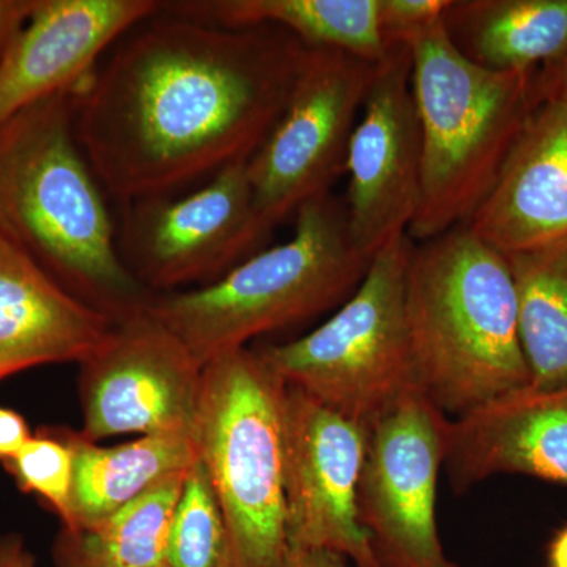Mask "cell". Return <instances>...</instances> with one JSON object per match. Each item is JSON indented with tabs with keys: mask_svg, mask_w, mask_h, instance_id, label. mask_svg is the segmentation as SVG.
I'll list each match as a JSON object with an SVG mask.
<instances>
[{
	"mask_svg": "<svg viewBox=\"0 0 567 567\" xmlns=\"http://www.w3.org/2000/svg\"><path fill=\"white\" fill-rule=\"evenodd\" d=\"M163 13L126 33L74 102L82 152L123 205L174 196L248 162L281 117L308 51L276 25L230 29Z\"/></svg>",
	"mask_w": 567,
	"mask_h": 567,
	"instance_id": "cell-1",
	"label": "cell"
},
{
	"mask_svg": "<svg viewBox=\"0 0 567 567\" xmlns=\"http://www.w3.org/2000/svg\"><path fill=\"white\" fill-rule=\"evenodd\" d=\"M76 93L0 125V227L74 297L114 322L147 308L102 183L74 132Z\"/></svg>",
	"mask_w": 567,
	"mask_h": 567,
	"instance_id": "cell-2",
	"label": "cell"
},
{
	"mask_svg": "<svg viewBox=\"0 0 567 567\" xmlns=\"http://www.w3.org/2000/svg\"><path fill=\"white\" fill-rule=\"evenodd\" d=\"M405 308L421 386L445 415L532 385L509 264L466 224L412 244Z\"/></svg>",
	"mask_w": 567,
	"mask_h": 567,
	"instance_id": "cell-3",
	"label": "cell"
},
{
	"mask_svg": "<svg viewBox=\"0 0 567 567\" xmlns=\"http://www.w3.org/2000/svg\"><path fill=\"white\" fill-rule=\"evenodd\" d=\"M410 48L423 156L420 200L406 235L420 244L470 221L547 93L543 66L476 65L454 47L443 20Z\"/></svg>",
	"mask_w": 567,
	"mask_h": 567,
	"instance_id": "cell-4",
	"label": "cell"
},
{
	"mask_svg": "<svg viewBox=\"0 0 567 567\" xmlns=\"http://www.w3.org/2000/svg\"><path fill=\"white\" fill-rule=\"evenodd\" d=\"M371 260L353 246L344 200L328 193L298 208L286 244L267 246L208 286L153 297L147 309L205 365L346 303Z\"/></svg>",
	"mask_w": 567,
	"mask_h": 567,
	"instance_id": "cell-5",
	"label": "cell"
},
{
	"mask_svg": "<svg viewBox=\"0 0 567 567\" xmlns=\"http://www.w3.org/2000/svg\"><path fill=\"white\" fill-rule=\"evenodd\" d=\"M287 383L259 350L204 365L197 454L233 543L235 567H282L289 557L284 505Z\"/></svg>",
	"mask_w": 567,
	"mask_h": 567,
	"instance_id": "cell-6",
	"label": "cell"
},
{
	"mask_svg": "<svg viewBox=\"0 0 567 567\" xmlns=\"http://www.w3.org/2000/svg\"><path fill=\"white\" fill-rule=\"evenodd\" d=\"M412 244L406 234L388 241L352 297L312 333L259 350L287 386L365 431L423 391L405 308Z\"/></svg>",
	"mask_w": 567,
	"mask_h": 567,
	"instance_id": "cell-7",
	"label": "cell"
},
{
	"mask_svg": "<svg viewBox=\"0 0 567 567\" xmlns=\"http://www.w3.org/2000/svg\"><path fill=\"white\" fill-rule=\"evenodd\" d=\"M379 63L308 48L274 130L246 164L257 210L279 226L309 200L331 193Z\"/></svg>",
	"mask_w": 567,
	"mask_h": 567,
	"instance_id": "cell-8",
	"label": "cell"
},
{
	"mask_svg": "<svg viewBox=\"0 0 567 567\" xmlns=\"http://www.w3.org/2000/svg\"><path fill=\"white\" fill-rule=\"evenodd\" d=\"M246 164L224 167L185 196L125 205L118 249L148 292L208 286L267 248L275 229L257 210Z\"/></svg>",
	"mask_w": 567,
	"mask_h": 567,
	"instance_id": "cell-9",
	"label": "cell"
},
{
	"mask_svg": "<svg viewBox=\"0 0 567 567\" xmlns=\"http://www.w3.org/2000/svg\"><path fill=\"white\" fill-rule=\"evenodd\" d=\"M450 423L415 391L368 429L358 518L382 567H458L446 557L435 517Z\"/></svg>",
	"mask_w": 567,
	"mask_h": 567,
	"instance_id": "cell-10",
	"label": "cell"
},
{
	"mask_svg": "<svg viewBox=\"0 0 567 567\" xmlns=\"http://www.w3.org/2000/svg\"><path fill=\"white\" fill-rule=\"evenodd\" d=\"M80 364L89 442L196 432L204 365L147 308L114 322Z\"/></svg>",
	"mask_w": 567,
	"mask_h": 567,
	"instance_id": "cell-11",
	"label": "cell"
},
{
	"mask_svg": "<svg viewBox=\"0 0 567 567\" xmlns=\"http://www.w3.org/2000/svg\"><path fill=\"white\" fill-rule=\"evenodd\" d=\"M368 431L287 386L284 505L290 550H330L353 567H382L358 518Z\"/></svg>",
	"mask_w": 567,
	"mask_h": 567,
	"instance_id": "cell-12",
	"label": "cell"
},
{
	"mask_svg": "<svg viewBox=\"0 0 567 567\" xmlns=\"http://www.w3.org/2000/svg\"><path fill=\"white\" fill-rule=\"evenodd\" d=\"M412 66L410 44L388 47L347 153V224L354 248L369 260L406 234L420 200L423 145Z\"/></svg>",
	"mask_w": 567,
	"mask_h": 567,
	"instance_id": "cell-13",
	"label": "cell"
},
{
	"mask_svg": "<svg viewBox=\"0 0 567 567\" xmlns=\"http://www.w3.org/2000/svg\"><path fill=\"white\" fill-rule=\"evenodd\" d=\"M158 0H39L0 52V125L37 104L81 92L100 58L142 22Z\"/></svg>",
	"mask_w": 567,
	"mask_h": 567,
	"instance_id": "cell-14",
	"label": "cell"
},
{
	"mask_svg": "<svg viewBox=\"0 0 567 567\" xmlns=\"http://www.w3.org/2000/svg\"><path fill=\"white\" fill-rule=\"evenodd\" d=\"M466 226L505 256L567 237L565 104L546 99L529 115Z\"/></svg>",
	"mask_w": 567,
	"mask_h": 567,
	"instance_id": "cell-15",
	"label": "cell"
},
{
	"mask_svg": "<svg viewBox=\"0 0 567 567\" xmlns=\"http://www.w3.org/2000/svg\"><path fill=\"white\" fill-rule=\"evenodd\" d=\"M445 468L465 494L496 475L567 484V386H528L451 420Z\"/></svg>",
	"mask_w": 567,
	"mask_h": 567,
	"instance_id": "cell-16",
	"label": "cell"
},
{
	"mask_svg": "<svg viewBox=\"0 0 567 567\" xmlns=\"http://www.w3.org/2000/svg\"><path fill=\"white\" fill-rule=\"evenodd\" d=\"M112 324L0 227V382L37 365L81 363Z\"/></svg>",
	"mask_w": 567,
	"mask_h": 567,
	"instance_id": "cell-17",
	"label": "cell"
},
{
	"mask_svg": "<svg viewBox=\"0 0 567 567\" xmlns=\"http://www.w3.org/2000/svg\"><path fill=\"white\" fill-rule=\"evenodd\" d=\"M69 432L74 450V480L69 520L63 529L91 528L166 477L188 472L197 461L189 434L144 435L103 447L81 432Z\"/></svg>",
	"mask_w": 567,
	"mask_h": 567,
	"instance_id": "cell-18",
	"label": "cell"
},
{
	"mask_svg": "<svg viewBox=\"0 0 567 567\" xmlns=\"http://www.w3.org/2000/svg\"><path fill=\"white\" fill-rule=\"evenodd\" d=\"M447 37L464 58L495 71H528L567 50V0H451Z\"/></svg>",
	"mask_w": 567,
	"mask_h": 567,
	"instance_id": "cell-19",
	"label": "cell"
},
{
	"mask_svg": "<svg viewBox=\"0 0 567 567\" xmlns=\"http://www.w3.org/2000/svg\"><path fill=\"white\" fill-rule=\"evenodd\" d=\"M163 11L221 28L276 25L305 47L344 51L375 63L388 51L379 0H189L164 2Z\"/></svg>",
	"mask_w": 567,
	"mask_h": 567,
	"instance_id": "cell-20",
	"label": "cell"
},
{
	"mask_svg": "<svg viewBox=\"0 0 567 567\" xmlns=\"http://www.w3.org/2000/svg\"><path fill=\"white\" fill-rule=\"evenodd\" d=\"M188 472L159 481L91 528H62L52 550L55 567H162Z\"/></svg>",
	"mask_w": 567,
	"mask_h": 567,
	"instance_id": "cell-21",
	"label": "cell"
},
{
	"mask_svg": "<svg viewBox=\"0 0 567 567\" xmlns=\"http://www.w3.org/2000/svg\"><path fill=\"white\" fill-rule=\"evenodd\" d=\"M516 284L518 331L535 390L567 386V237L506 256Z\"/></svg>",
	"mask_w": 567,
	"mask_h": 567,
	"instance_id": "cell-22",
	"label": "cell"
},
{
	"mask_svg": "<svg viewBox=\"0 0 567 567\" xmlns=\"http://www.w3.org/2000/svg\"><path fill=\"white\" fill-rule=\"evenodd\" d=\"M162 567H235L226 518L200 461L185 477Z\"/></svg>",
	"mask_w": 567,
	"mask_h": 567,
	"instance_id": "cell-23",
	"label": "cell"
},
{
	"mask_svg": "<svg viewBox=\"0 0 567 567\" xmlns=\"http://www.w3.org/2000/svg\"><path fill=\"white\" fill-rule=\"evenodd\" d=\"M3 466L24 494L39 496L62 525L69 520L74 450L65 429H40Z\"/></svg>",
	"mask_w": 567,
	"mask_h": 567,
	"instance_id": "cell-24",
	"label": "cell"
},
{
	"mask_svg": "<svg viewBox=\"0 0 567 567\" xmlns=\"http://www.w3.org/2000/svg\"><path fill=\"white\" fill-rule=\"evenodd\" d=\"M451 0H379V25L386 50L410 44L425 29L443 20Z\"/></svg>",
	"mask_w": 567,
	"mask_h": 567,
	"instance_id": "cell-25",
	"label": "cell"
},
{
	"mask_svg": "<svg viewBox=\"0 0 567 567\" xmlns=\"http://www.w3.org/2000/svg\"><path fill=\"white\" fill-rule=\"evenodd\" d=\"M32 435L24 416L0 406V464L6 465L17 456Z\"/></svg>",
	"mask_w": 567,
	"mask_h": 567,
	"instance_id": "cell-26",
	"label": "cell"
},
{
	"mask_svg": "<svg viewBox=\"0 0 567 567\" xmlns=\"http://www.w3.org/2000/svg\"><path fill=\"white\" fill-rule=\"evenodd\" d=\"M33 2H13V0H0V52L9 43L14 32L24 24L29 17Z\"/></svg>",
	"mask_w": 567,
	"mask_h": 567,
	"instance_id": "cell-27",
	"label": "cell"
},
{
	"mask_svg": "<svg viewBox=\"0 0 567 567\" xmlns=\"http://www.w3.org/2000/svg\"><path fill=\"white\" fill-rule=\"evenodd\" d=\"M282 567H353L342 555L330 550H319V548H309V550H290L289 557Z\"/></svg>",
	"mask_w": 567,
	"mask_h": 567,
	"instance_id": "cell-28",
	"label": "cell"
},
{
	"mask_svg": "<svg viewBox=\"0 0 567 567\" xmlns=\"http://www.w3.org/2000/svg\"><path fill=\"white\" fill-rule=\"evenodd\" d=\"M0 567H37L35 557L20 535L0 537Z\"/></svg>",
	"mask_w": 567,
	"mask_h": 567,
	"instance_id": "cell-29",
	"label": "cell"
},
{
	"mask_svg": "<svg viewBox=\"0 0 567 567\" xmlns=\"http://www.w3.org/2000/svg\"><path fill=\"white\" fill-rule=\"evenodd\" d=\"M544 85H546L547 99L567 106V50L558 61L543 66Z\"/></svg>",
	"mask_w": 567,
	"mask_h": 567,
	"instance_id": "cell-30",
	"label": "cell"
},
{
	"mask_svg": "<svg viewBox=\"0 0 567 567\" xmlns=\"http://www.w3.org/2000/svg\"><path fill=\"white\" fill-rule=\"evenodd\" d=\"M548 567H567V527L559 529L548 547Z\"/></svg>",
	"mask_w": 567,
	"mask_h": 567,
	"instance_id": "cell-31",
	"label": "cell"
}]
</instances>
